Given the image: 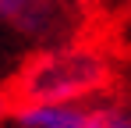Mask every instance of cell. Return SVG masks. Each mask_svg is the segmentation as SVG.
Here are the masks:
<instances>
[{"mask_svg":"<svg viewBox=\"0 0 131 128\" xmlns=\"http://www.w3.org/2000/svg\"><path fill=\"white\" fill-rule=\"evenodd\" d=\"M64 4H82V0H64Z\"/></svg>","mask_w":131,"mask_h":128,"instance_id":"obj_5","label":"cell"},{"mask_svg":"<svg viewBox=\"0 0 131 128\" xmlns=\"http://www.w3.org/2000/svg\"><path fill=\"white\" fill-rule=\"evenodd\" d=\"M0 18L28 36H39L50 29V7L46 0H0Z\"/></svg>","mask_w":131,"mask_h":128,"instance_id":"obj_3","label":"cell"},{"mask_svg":"<svg viewBox=\"0 0 131 128\" xmlns=\"http://www.w3.org/2000/svg\"><path fill=\"white\" fill-rule=\"evenodd\" d=\"M18 128H82L89 117V107L82 103H36L11 110Z\"/></svg>","mask_w":131,"mask_h":128,"instance_id":"obj_2","label":"cell"},{"mask_svg":"<svg viewBox=\"0 0 131 128\" xmlns=\"http://www.w3.org/2000/svg\"><path fill=\"white\" fill-rule=\"evenodd\" d=\"M113 85V64L96 46H57L43 50L14 75L7 85V103L36 107V103H82Z\"/></svg>","mask_w":131,"mask_h":128,"instance_id":"obj_1","label":"cell"},{"mask_svg":"<svg viewBox=\"0 0 131 128\" xmlns=\"http://www.w3.org/2000/svg\"><path fill=\"white\" fill-rule=\"evenodd\" d=\"M82 128H131V110L124 103H99L89 107V117Z\"/></svg>","mask_w":131,"mask_h":128,"instance_id":"obj_4","label":"cell"}]
</instances>
